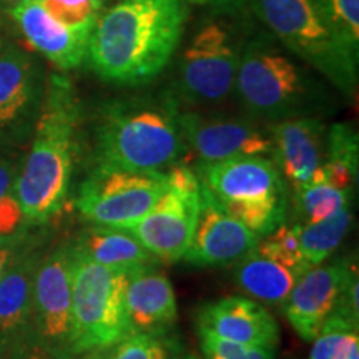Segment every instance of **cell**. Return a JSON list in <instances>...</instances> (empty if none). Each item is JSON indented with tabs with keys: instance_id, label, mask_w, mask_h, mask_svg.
<instances>
[{
	"instance_id": "1",
	"label": "cell",
	"mask_w": 359,
	"mask_h": 359,
	"mask_svg": "<svg viewBox=\"0 0 359 359\" xmlns=\"http://www.w3.org/2000/svg\"><path fill=\"white\" fill-rule=\"evenodd\" d=\"M187 19L185 0H116L93 25L85 58L103 82L145 85L177 53Z\"/></svg>"
},
{
	"instance_id": "2",
	"label": "cell",
	"mask_w": 359,
	"mask_h": 359,
	"mask_svg": "<svg viewBox=\"0 0 359 359\" xmlns=\"http://www.w3.org/2000/svg\"><path fill=\"white\" fill-rule=\"evenodd\" d=\"M82 107L74 83L52 74L32 132V143L17 173L15 191L25 228L52 222L69 200L80 151Z\"/></svg>"
},
{
	"instance_id": "3",
	"label": "cell",
	"mask_w": 359,
	"mask_h": 359,
	"mask_svg": "<svg viewBox=\"0 0 359 359\" xmlns=\"http://www.w3.org/2000/svg\"><path fill=\"white\" fill-rule=\"evenodd\" d=\"M180 111L172 93L103 103L93 123L90 168L163 172L182 161L188 147Z\"/></svg>"
},
{
	"instance_id": "4",
	"label": "cell",
	"mask_w": 359,
	"mask_h": 359,
	"mask_svg": "<svg viewBox=\"0 0 359 359\" xmlns=\"http://www.w3.org/2000/svg\"><path fill=\"white\" fill-rule=\"evenodd\" d=\"M233 92L253 118L269 123L316 116L330 102L323 82L268 35L251 39L240 48Z\"/></svg>"
},
{
	"instance_id": "5",
	"label": "cell",
	"mask_w": 359,
	"mask_h": 359,
	"mask_svg": "<svg viewBox=\"0 0 359 359\" xmlns=\"http://www.w3.org/2000/svg\"><path fill=\"white\" fill-rule=\"evenodd\" d=\"M253 12L285 48L333 85L356 97L359 52L327 22L314 0H250Z\"/></svg>"
},
{
	"instance_id": "6",
	"label": "cell",
	"mask_w": 359,
	"mask_h": 359,
	"mask_svg": "<svg viewBox=\"0 0 359 359\" xmlns=\"http://www.w3.org/2000/svg\"><path fill=\"white\" fill-rule=\"evenodd\" d=\"M193 170L224 212L258 238L286 222L290 190L271 156L196 161Z\"/></svg>"
},
{
	"instance_id": "7",
	"label": "cell",
	"mask_w": 359,
	"mask_h": 359,
	"mask_svg": "<svg viewBox=\"0 0 359 359\" xmlns=\"http://www.w3.org/2000/svg\"><path fill=\"white\" fill-rule=\"evenodd\" d=\"M72 251V325L79 358L130 334L125 309L130 271L102 266L79 253L74 245Z\"/></svg>"
},
{
	"instance_id": "8",
	"label": "cell",
	"mask_w": 359,
	"mask_h": 359,
	"mask_svg": "<svg viewBox=\"0 0 359 359\" xmlns=\"http://www.w3.org/2000/svg\"><path fill=\"white\" fill-rule=\"evenodd\" d=\"M167 188L140 219L128 224L132 233L160 263H177L190 246L200 212L201 185L195 170L183 161L165 170Z\"/></svg>"
},
{
	"instance_id": "9",
	"label": "cell",
	"mask_w": 359,
	"mask_h": 359,
	"mask_svg": "<svg viewBox=\"0 0 359 359\" xmlns=\"http://www.w3.org/2000/svg\"><path fill=\"white\" fill-rule=\"evenodd\" d=\"M167 188L163 172L90 168L80 183L75 206L92 224L125 230L156 203Z\"/></svg>"
},
{
	"instance_id": "10",
	"label": "cell",
	"mask_w": 359,
	"mask_h": 359,
	"mask_svg": "<svg viewBox=\"0 0 359 359\" xmlns=\"http://www.w3.org/2000/svg\"><path fill=\"white\" fill-rule=\"evenodd\" d=\"M70 241L47 250L34 281V346L52 359H77L72 325Z\"/></svg>"
},
{
	"instance_id": "11",
	"label": "cell",
	"mask_w": 359,
	"mask_h": 359,
	"mask_svg": "<svg viewBox=\"0 0 359 359\" xmlns=\"http://www.w3.org/2000/svg\"><path fill=\"white\" fill-rule=\"evenodd\" d=\"M240 47L219 24H206L193 35L178 60L177 100L218 105L235 90Z\"/></svg>"
},
{
	"instance_id": "12",
	"label": "cell",
	"mask_w": 359,
	"mask_h": 359,
	"mask_svg": "<svg viewBox=\"0 0 359 359\" xmlns=\"http://www.w3.org/2000/svg\"><path fill=\"white\" fill-rule=\"evenodd\" d=\"M47 236L30 230L0 278V359H22L34 346V281Z\"/></svg>"
},
{
	"instance_id": "13",
	"label": "cell",
	"mask_w": 359,
	"mask_h": 359,
	"mask_svg": "<svg viewBox=\"0 0 359 359\" xmlns=\"http://www.w3.org/2000/svg\"><path fill=\"white\" fill-rule=\"evenodd\" d=\"M47 80L39 62L15 45L0 47V145H19L34 132Z\"/></svg>"
},
{
	"instance_id": "14",
	"label": "cell",
	"mask_w": 359,
	"mask_h": 359,
	"mask_svg": "<svg viewBox=\"0 0 359 359\" xmlns=\"http://www.w3.org/2000/svg\"><path fill=\"white\" fill-rule=\"evenodd\" d=\"M180 128L188 150L195 151L196 161L273 155L268 130H263L255 120L180 111Z\"/></svg>"
},
{
	"instance_id": "15",
	"label": "cell",
	"mask_w": 359,
	"mask_h": 359,
	"mask_svg": "<svg viewBox=\"0 0 359 359\" xmlns=\"http://www.w3.org/2000/svg\"><path fill=\"white\" fill-rule=\"evenodd\" d=\"M354 266L356 258L351 257L334 258L331 262L326 259L325 263L308 268L296 281L281 308L303 341L311 343L316 338L323 323L336 308L341 290Z\"/></svg>"
},
{
	"instance_id": "16",
	"label": "cell",
	"mask_w": 359,
	"mask_h": 359,
	"mask_svg": "<svg viewBox=\"0 0 359 359\" xmlns=\"http://www.w3.org/2000/svg\"><path fill=\"white\" fill-rule=\"evenodd\" d=\"M258 240L253 231L224 212L208 188L201 185L198 218L183 262L196 268L226 266L253 251Z\"/></svg>"
},
{
	"instance_id": "17",
	"label": "cell",
	"mask_w": 359,
	"mask_h": 359,
	"mask_svg": "<svg viewBox=\"0 0 359 359\" xmlns=\"http://www.w3.org/2000/svg\"><path fill=\"white\" fill-rule=\"evenodd\" d=\"M273 161L291 190H298L325 163L327 127L320 116H296L268 123Z\"/></svg>"
},
{
	"instance_id": "18",
	"label": "cell",
	"mask_w": 359,
	"mask_h": 359,
	"mask_svg": "<svg viewBox=\"0 0 359 359\" xmlns=\"http://www.w3.org/2000/svg\"><path fill=\"white\" fill-rule=\"evenodd\" d=\"M196 327L208 330L219 338L276 349L280 326L271 313L253 298L226 296L205 303L196 309Z\"/></svg>"
},
{
	"instance_id": "19",
	"label": "cell",
	"mask_w": 359,
	"mask_h": 359,
	"mask_svg": "<svg viewBox=\"0 0 359 359\" xmlns=\"http://www.w3.org/2000/svg\"><path fill=\"white\" fill-rule=\"evenodd\" d=\"M22 35L39 53L57 69L69 72L79 69L87 57L92 30L74 29L48 13L37 0H29L11 12Z\"/></svg>"
},
{
	"instance_id": "20",
	"label": "cell",
	"mask_w": 359,
	"mask_h": 359,
	"mask_svg": "<svg viewBox=\"0 0 359 359\" xmlns=\"http://www.w3.org/2000/svg\"><path fill=\"white\" fill-rule=\"evenodd\" d=\"M158 268L160 264H150L128 273L125 309L130 333L173 330L177 323V294Z\"/></svg>"
},
{
	"instance_id": "21",
	"label": "cell",
	"mask_w": 359,
	"mask_h": 359,
	"mask_svg": "<svg viewBox=\"0 0 359 359\" xmlns=\"http://www.w3.org/2000/svg\"><path fill=\"white\" fill-rule=\"evenodd\" d=\"M72 245L92 262L118 271H132L150 264H161L160 259L150 253L132 233L120 228L93 224L80 231V235L72 240Z\"/></svg>"
},
{
	"instance_id": "22",
	"label": "cell",
	"mask_w": 359,
	"mask_h": 359,
	"mask_svg": "<svg viewBox=\"0 0 359 359\" xmlns=\"http://www.w3.org/2000/svg\"><path fill=\"white\" fill-rule=\"evenodd\" d=\"M303 273L264 258L255 250L236 262L233 268L238 288L250 294L255 302L275 306H281L286 302Z\"/></svg>"
},
{
	"instance_id": "23",
	"label": "cell",
	"mask_w": 359,
	"mask_h": 359,
	"mask_svg": "<svg viewBox=\"0 0 359 359\" xmlns=\"http://www.w3.org/2000/svg\"><path fill=\"white\" fill-rule=\"evenodd\" d=\"M351 193L331 185L326 178L325 168L321 167L308 183L298 190L290 191L294 223H314L330 218L341 208L351 205Z\"/></svg>"
},
{
	"instance_id": "24",
	"label": "cell",
	"mask_w": 359,
	"mask_h": 359,
	"mask_svg": "<svg viewBox=\"0 0 359 359\" xmlns=\"http://www.w3.org/2000/svg\"><path fill=\"white\" fill-rule=\"evenodd\" d=\"M353 219V208L351 205H348L321 222L291 224L298 233L303 258L308 266H316L333 257L349 233Z\"/></svg>"
},
{
	"instance_id": "25",
	"label": "cell",
	"mask_w": 359,
	"mask_h": 359,
	"mask_svg": "<svg viewBox=\"0 0 359 359\" xmlns=\"http://www.w3.org/2000/svg\"><path fill=\"white\" fill-rule=\"evenodd\" d=\"M323 168L331 185L354 191L359 168V137L353 125L333 123L327 127Z\"/></svg>"
},
{
	"instance_id": "26",
	"label": "cell",
	"mask_w": 359,
	"mask_h": 359,
	"mask_svg": "<svg viewBox=\"0 0 359 359\" xmlns=\"http://www.w3.org/2000/svg\"><path fill=\"white\" fill-rule=\"evenodd\" d=\"M183 344L172 330L130 333L115 344L83 354L87 359H178Z\"/></svg>"
},
{
	"instance_id": "27",
	"label": "cell",
	"mask_w": 359,
	"mask_h": 359,
	"mask_svg": "<svg viewBox=\"0 0 359 359\" xmlns=\"http://www.w3.org/2000/svg\"><path fill=\"white\" fill-rule=\"evenodd\" d=\"M311 343L309 359H359V321L331 313Z\"/></svg>"
},
{
	"instance_id": "28",
	"label": "cell",
	"mask_w": 359,
	"mask_h": 359,
	"mask_svg": "<svg viewBox=\"0 0 359 359\" xmlns=\"http://www.w3.org/2000/svg\"><path fill=\"white\" fill-rule=\"evenodd\" d=\"M255 251L264 258L285 264L291 269H298V271H306L308 268H311L303 258L298 233L291 224H286V222L268 233L266 236L259 238Z\"/></svg>"
},
{
	"instance_id": "29",
	"label": "cell",
	"mask_w": 359,
	"mask_h": 359,
	"mask_svg": "<svg viewBox=\"0 0 359 359\" xmlns=\"http://www.w3.org/2000/svg\"><path fill=\"white\" fill-rule=\"evenodd\" d=\"M53 19L74 29L93 30L100 13L105 11L102 0H37Z\"/></svg>"
},
{
	"instance_id": "30",
	"label": "cell",
	"mask_w": 359,
	"mask_h": 359,
	"mask_svg": "<svg viewBox=\"0 0 359 359\" xmlns=\"http://www.w3.org/2000/svg\"><path fill=\"white\" fill-rule=\"evenodd\" d=\"M196 333L203 359H275L276 349L235 343L201 327H196Z\"/></svg>"
},
{
	"instance_id": "31",
	"label": "cell",
	"mask_w": 359,
	"mask_h": 359,
	"mask_svg": "<svg viewBox=\"0 0 359 359\" xmlns=\"http://www.w3.org/2000/svg\"><path fill=\"white\" fill-rule=\"evenodd\" d=\"M333 29L359 52V0H314Z\"/></svg>"
},
{
	"instance_id": "32",
	"label": "cell",
	"mask_w": 359,
	"mask_h": 359,
	"mask_svg": "<svg viewBox=\"0 0 359 359\" xmlns=\"http://www.w3.org/2000/svg\"><path fill=\"white\" fill-rule=\"evenodd\" d=\"M30 230H32V228H24V230L13 233V235L0 236V278H2L4 271L7 269L13 255H15L20 246L24 245Z\"/></svg>"
},
{
	"instance_id": "33",
	"label": "cell",
	"mask_w": 359,
	"mask_h": 359,
	"mask_svg": "<svg viewBox=\"0 0 359 359\" xmlns=\"http://www.w3.org/2000/svg\"><path fill=\"white\" fill-rule=\"evenodd\" d=\"M19 167L20 165L12 156L0 154V201L13 191Z\"/></svg>"
},
{
	"instance_id": "34",
	"label": "cell",
	"mask_w": 359,
	"mask_h": 359,
	"mask_svg": "<svg viewBox=\"0 0 359 359\" xmlns=\"http://www.w3.org/2000/svg\"><path fill=\"white\" fill-rule=\"evenodd\" d=\"M25 2H29V0H0V8L11 13L13 8L20 7L22 4H25Z\"/></svg>"
},
{
	"instance_id": "35",
	"label": "cell",
	"mask_w": 359,
	"mask_h": 359,
	"mask_svg": "<svg viewBox=\"0 0 359 359\" xmlns=\"http://www.w3.org/2000/svg\"><path fill=\"white\" fill-rule=\"evenodd\" d=\"M22 359H52V358L47 356V354L42 351H39V349H32V351H30L29 354H25Z\"/></svg>"
},
{
	"instance_id": "36",
	"label": "cell",
	"mask_w": 359,
	"mask_h": 359,
	"mask_svg": "<svg viewBox=\"0 0 359 359\" xmlns=\"http://www.w3.org/2000/svg\"><path fill=\"white\" fill-rule=\"evenodd\" d=\"M185 2H190V4H195V6H206V4L213 2V0H185Z\"/></svg>"
},
{
	"instance_id": "37",
	"label": "cell",
	"mask_w": 359,
	"mask_h": 359,
	"mask_svg": "<svg viewBox=\"0 0 359 359\" xmlns=\"http://www.w3.org/2000/svg\"><path fill=\"white\" fill-rule=\"evenodd\" d=\"M178 359H198V356H195V354H182Z\"/></svg>"
},
{
	"instance_id": "38",
	"label": "cell",
	"mask_w": 359,
	"mask_h": 359,
	"mask_svg": "<svg viewBox=\"0 0 359 359\" xmlns=\"http://www.w3.org/2000/svg\"><path fill=\"white\" fill-rule=\"evenodd\" d=\"M102 2L107 4V2H114V0H102ZM115 2H116V0H115Z\"/></svg>"
},
{
	"instance_id": "39",
	"label": "cell",
	"mask_w": 359,
	"mask_h": 359,
	"mask_svg": "<svg viewBox=\"0 0 359 359\" xmlns=\"http://www.w3.org/2000/svg\"><path fill=\"white\" fill-rule=\"evenodd\" d=\"M82 359H87V358H85V356H83V358H82Z\"/></svg>"
}]
</instances>
